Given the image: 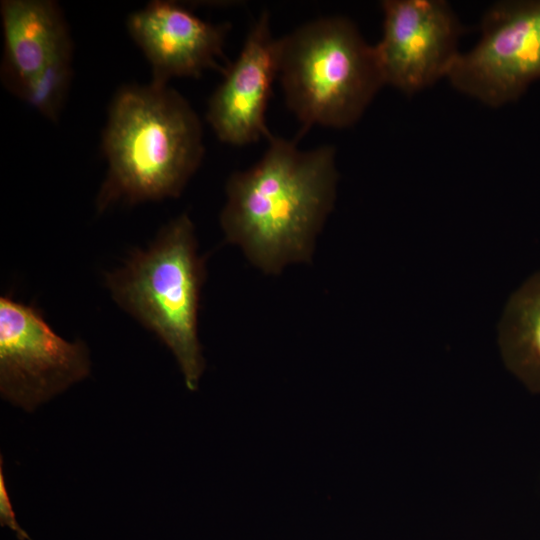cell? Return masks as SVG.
Here are the masks:
<instances>
[{
  "instance_id": "6da1fadb",
  "label": "cell",
  "mask_w": 540,
  "mask_h": 540,
  "mask_svg": "<svg viewBox=\"0 0 540 540\" xmlns=\"http://www.w3.org/2000/svg\"><path fill=\"white\" fill-rule=\"evenodd\" d=\"M261 159L231 175L220 215L227 241L267 273L310 261L314 240L335 199V149L301 150L271 137Z\"/></svg>"
},
{
  "instance_id": "7a4b0ae2",
  "label": "cell",
  "mask_w": 540,
  "mask_h": 540,
  "mask_svg": "<svg viewBox=\"0 0 540 540\" xmlns=\"http://www.w3.org/2000/svg\"><path fill=\"white\" fill-rule=\"evenodd\" d=\"M102 151L108 171L96 199L98 212L119 201L177 197L204 155L201 122L167 85H125L110 103Z\"/></svg>"
},
{
  "instance_id": "3957f363",
  "label": "cell",
  "mask_w": 540,
  "mask_h": 540,
  "mask_svg": "<svg viewBox=\"0 0 540 540\" xmlns=\"http://www.w3.org/2000/svg\"><path fill=\"white\" fill-rule=\"evenodd\" d=\"M278 79L302 124L346 128L385 85L374 47L343 17L309 21L277 40Z\"/></svg>"
},
{
  "instance_id": "277c9868",
  "label": "cell",
  "mask_w": 540,
  "mask_h": 540,
  "mask_svg": "<svg viewBox=\"0 0 540 540\" xmlns=\"http://www.w3.org/2000/svg\"><path fill=\"white\" fill-rule=\"evenodd\" d=\"M105 279L114 301L172 351L186 387L196 390L205 368L198 339L205 268L188 215L170 221L146 250L133 252Z\"/></svg>"
},
{
  "instance_id": "5b68a950",
  "label": "cell",
  "mask_w": 540,
  "mask_h": 540,
  "mask_svg": "<svg viewBox=\"0 0 540 540\" xmlns=\"http://www.w3.org/2000/svg\"><path fill=\"white\" fill-rule=\"evenodd\" d=\"M1 79L43 117L56 121L72 75V42L60 6L51 0H4Z\"/></svg>"
},
{
  "instance_id": "8992f818",
  "label": "cell",
  "mask_w": 540,
  "mask_h": 540,
  "mask_svg": "<svg viewBox=\"0 0 540 540\" xmlns=\"http://www.w3.org/2000/svg\"><path fill=\"white\" fill-rule=\"evenodd\" d=\"M481 36L461 52L447 79L490 107L518 99L540 78V0L501 1L483 15Z\"/></svg>"
},
{
  "instance_id": "52a82bcc",
  "label": "cell",
  "mask_w": 540,
  "mask_h": 540,
  "mask_svg": "<svg viewBox=\"0 0 540 540\" xmlns=\"http://www.w3.org/2000/svg\"><path fill=\"white\" fill-rule=\"evenodd\" d=\"M89 372L85 343L63 339L37 308L1 296L0 391L5 400L32 411Z\"/></svg>"
},
{
  "instance_id": "ba28073f",
  "label": "cell",
  "mask_w": 540,
  "mask_h": 540,
  "mask_svg": "<svg viewBox=\"0 0 540 540\" xmlns=\"http://www.w3.org/2000/svg\"><path fill=\"white\" fill-rule=\"evenodd\" d=\"M373 45L385 85L410 95L447 78L461 53L463 27L444 0H385Z\"/></svg>"
},
{
  "instance_id": "9c48e42d",
  "label": "cell",
  "mask_w": 540,
  "mask_h": 540,
  "mask_svg": "<svg viewBox=\"0 0 540 540\" xmlns=\"http://www.w3.org/2000/svg\"><path fill=\"white\" fill-rule=\"evenodd\" d=\"M277 40L271 32L269 14L264 11L209 99L207 121L220 141L242 146L271 137L265 112L278 77Z\"/></svg>"
},
{
  "instance_id": "30bf717a",
  "label": "cell",
  "mask_w": 540,
  "mask_h": 540,
  "mask_svg": "<svg viewBox=\"0 0 540 540\" xmlns=\"http://www.w3.org/2000/svg\"><path fill=\"white\" fill-rule=\"evenodd\" d=\"M126 25L151 67V82L160 85L219 68L229 30L228 24L210 23L180 4L160 0L132 12Z\"/></svg>"
},
{
  "instance_id": "8fae6325",
  "label": "cell",
  "mask_w": 540,
  "mask_h": 540,
  "mask_svg": "<svg viewBox=\"0 0 540 540\" xmlns=\"http://www.w3.org/2000/svg\"><path fill=\"white\" fill-rule=\"evenodd\" d=\"M499 345L508 369L540 394V271L510 297L499 324Z\"/></svg>"
},
{
  "instance_id": "7c38bea8",
  "label": "cell",
  "mask_w": 540,
  "mask_h": 540,
  "mask_svg": "<svg viewBox=\"0 0 540 540\" xmlns=\"http://www.w3.org/2000/svg\"><path fill=\"white\" fill-rule=\"evenodd\" d=\"M0 523L1 526H7L11 530L15 531L18 539L30 540L29 535L21 528L16 520L15 513L5 486L2 460L0 465Z\"/></svg>"
}]
</instances>
